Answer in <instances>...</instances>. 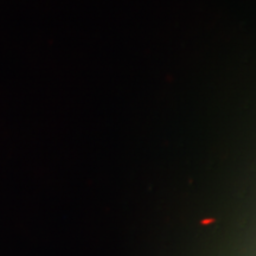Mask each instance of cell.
I'll return each instance as SVG.
<instances>
[]
</instances>
